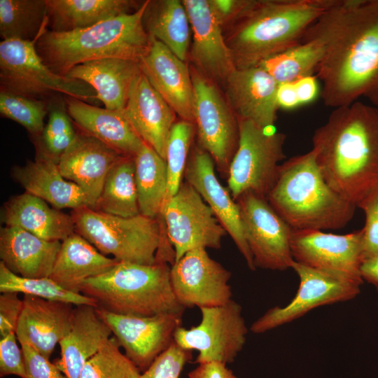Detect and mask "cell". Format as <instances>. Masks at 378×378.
Wrapping results in <instances>:
<instances>
[{
	"label": "cell",
	"instance_id": "obj_41",
	"mask_svg": "<svg viewBox=\"0 0 378 378\" xmlns=\"http://www.w3.org/2000/svg\"><path fill=\"white\" fill-rule=\"evenodd\" d=\"M47 111L48 106L44 100L4 90L0 92L1 116L19 123L36 139L39 138L43 130Z\"/></svg>",
	"mask_w": 378,
	"mask_h": 378
},
{
	"label": "cell",
	"instance_id": "obj_11",
	"mask_svg": "<svg viewBox=\"0 0 378 378\" xmlns=\"http://www.w3.org/2000/svg\"><path fill=\"white\" fill-rule=\"evenodd\" d=\"M200 309V323L188 329L178 327L174 341L183 349L198 351L195 363L218 362L227 365L246 341L248 328L241 306L232 299L222 305Z\"/></svg>",
	"mask_w": 378,
	"mask_h": 378
},
{
	"label": "cell",
	"instance_id": "obj_34",
	"mask_svg": "<svg viewBox=\"0 0 378 378\" xmlns=\"http://www.w3.org/2000/svg\"><path fill=\"white\" fill-rule=\"evenodd\" d=\"M134 175L140 214L160 218L167 192L165 160L144 142L134 156Z\"/></svg>",
	"mask_w": 378,
	"mask_h": 378
},
{
	"label": "cell",
	"instance_id": "obj_20",
	"mask_svg": "<svg viewBox=\"0 0 378 378\" xmlns=\"http://www.w3.org/2000/svg\"><path fill=\"white\" fill-rule=\"evenodd\" d=\"M279 83L261 66L236 69L223 88L227 103L237 119L272 129L279 108Z\"/></svg>",
	"mask_w": 378,
	"mask_h": 378
},
{
	"label": "cell",
	"instance_id": "obj_9",
	"mask_svg": "<svg viewBox=\"0 0 378 378\" xmlns=\"http://www.w3.org/2000/svg\"><path fill=\"white\" fill-rule=\"evenodd\" d=\"M238 122V148L227 176L229 191L235 201L247 192L267 197L276 181L279 162L285 158L286 135L249 120Z\"/></svg>",
	"mask_w": 378,
	"mask_h": 378
},
{
	"label": "cell",
	"instance_id": "obj_13",
	"mask_svg": "<svg viewBox=\"0 0 378 378\" xmlns=\"http://www.w3.org/2000/svg\"><path fill=\"white\" fill-rule=\"evenodd\" d=\"M236 202L255 268L279 271L290 268L294 261L290 250L292 228L267 197L247 192Z\"/></svg>",
	"mask_w": 378,
	"mask_h": 378
},
{
	"label": "cell",
	"instance_id": "obj_27",
	"mask_svg": "<svg viewBox=\"0 0 378 378\" xmlns=\"http://www.w3.org/2000/svg\"><path fill=\"white\" fill-rule=\"evenodd\" d=\"M67 112L82 131L98 139L121 154L134 157L144 144L127 118L124 110L99 108L67 97Z\"/></svg>",
	"mask_w": 378,
	"mask_h": 378
},
{
	"label": "cell",
	"instance_id": "obj_3",
	"mask_svg": "<svg viewBox=\"0 0 378 378\" xmlns=\"http://www.w3.org/2000/svg\"><path fill=\"white\" fill-rule=\"evenodd\" d=\"M333 0H251L223 31L236 69L259 66L299 44Z\"/></svg>",
	"mask_w": 378,
	"mask_h": 378
},
{
	"label": "cell",
	"instance_id": "obj_18",
	"mask_svg": "<svg viewBox=\"0 0 378 378\" xmlns=\"http://www.w3.org/2000/svg\"><path fill=\"white\" fill-rule=\"evenodd\" d=\"M190 23V59L199 73L220 89L236 69L223 35V30L209 0H183Z\"/></svg>",
	"mask_w": 378,
	"mask_h": 378
},
{
	"label": "cell",
	"instance_id": "obj_32",
	"mask_svg": "<svg viewBox=\"0 0 378 378\" xmlns=\"http://www.w3.org/2000/svg\"><path fill=\"white\" fill-rule=\"evenodd\" d=\"M50 31L68 32L92 27L100 22L139 8L130 0H46Z\"/></svg>",
	"mask_w": 378,
	"mask_h": 378
},
{
	"label": "cell",
	"instance_id": "obj_26",
	"mask_svg": "<svg viewBox=\"0 0 378 378\" xmlns=\"http://www.w3.org/2000/svg\"><path fill=\"white\" fill-rule=\"evenodd\" d=\"M62 241H47L21 228L6 226L0 230L1 262L22 277H50Z\"/></svg>",
	"mask_w": 378,
	"mask_h": 378
},
{
	"label": "cell",
	"instance_id": "obj_17",
	"mask_svg": "<svg viewBox=\"0 0 378 378\" xmlns=\"http://www.w3.org/2000/svg\"><path fill=\"white\" fill-rule=\"evenodd\" d=\"M124 354L140 371L151 363L174 342L182 316L161 314L150 316L117 314L97 307Z\"/></svg>",
	"mask_w": 378,
	"mask_h": 378
},
{
	"label": "cell",
	"instance_id": "obj_16",
	"mask_svg": "<svg viewBox=\"0 0 378 378\" xmlns=\"http://www.w3.org/2000/svg\"><path fill=\"white\" fill-rule=\"evenodd\" d=\"M231 272L211 258L206 248L187 252L171 265L174 293L185 309L216 307L232 300Z\"/></svg>",
	"mask_w": 378,
	"mask_h": 378
},
{
	"label": "cell",
	"instance_id": "obj_48",
	"mask_svg": "<svg viewBox=\"0 0 378 378\" xmlns=\"http://www.w3.org/2000/svg\"><path fill=\"white\" fill-rule=\"evenodd\" d=\"M250 1L251 0H209L214 15L223 31L239 18Z\"/></svg>",
	"mask_w": 378,
	"mask_h": 378
},
{
	"label": "cell",
	"instance_id": "obj_1",
	"mask_svg": "<svg viewBox=\"0 0 378 378\" xmlns=\"http://www.w3.org/2000/svg\"><path fill=\"white\" fill-rule=\"evenodd\" d=\"M325 47L316 71L321 97L333 108L361 97L378 106V0H333L305 34Z\"/></svg>",
	"mask_w": 378,
	"mask_h": 378
},
{
	"label": "cell",
	"instance_id": "obj_40",
	"mask_svg": "<svg viewBox=\"0 0 378 378\" xmlns=\"http://www.w3.org/2000/svg\"><path fill=\"white\" fill-rule=\"evenodd\" d=\"M140 370L110 339L85 363L79 378H139Z\"/></svg>",
	"mask_w": 378,
	"mask_h": 378
},
{
	"label": "cell",
	"instance_id": "obj_35",
	"mask_svg": "<svg viewBox=\"0 0 378 378\" xmlns=\"http://www.w3.org/2000/svg\"><path fill=\"white\" fill-rule=\"evenodd\" d=\"M134 157L125 156L110 170L94 209L124 218L140 214Z\"/></svg>",
	"mask_w": 378,
	"mask_h": 378
},
{
	"label": "cell",
	"instance_id": "obj_38",
	"mask_svg": "<svg viewBox=\"0 0 378 378\" xmlns=\"http://www.w3.org/2000/svg\"><path fill=\"white\" fill-rule=\"evenodd\" d=\"M0 292L22 293L42 299L77 305H92L96 302L82 293H73L60 286L50 277L27 278L10 271L0 262Z\"/></svg>",
	"mask_w": 378,
	"mask_h": 378
},
{
	"label": "cell",
	"instance_id": "obj_24",
	"mask_svg": "<svg viewBox=\"0 0 378 378\" xmlns=\"http://www.w3.org/2000/svg\"><path fill=\"white\" fill-rule=\"evenodd\" d=\"M16 335L19 343L30 344L50 358L56 345L69 332L74 305L24 295Z\"/></svg>",
	"mask_w": 378,
	"mask_h": 378
},
{
	"label": "cell",
	"instance_id": "obj_51",
	"mask_svg": "<svg viewBox=\"0 0 378 378\" xmlns=\"http://www.w3.org/2000/svg\"><path fill=\"white\" fill-rule=\"evenodd\" d=\"M279 108L291 109L300 104L293 83L280 84L277 91Z\"/></svg>",
	"mask_w": 378,
	"mask_h": 378
},
{
	"label": "cell",
	"instance_id": "obj_49",
	"mask_svg": "<svg viewBox=\"0 0 378 378\" xmlns=\"http://www.w3.org/2000/svg\"><path fill=\"white\" fill-rule=\"evenodd\" d=\"M188 378H238L227 368V365L218 362L201 363L189 372Z\"/></svg>",
	"mask_w": 378,
	"mask_h": 378
},
{
	"label": "cell",
	"instance_id": "obj_5",
	"mask_svg": "<svg viewBox=\"0 0 378 378\" xmlns=\"http://www.w3.org/2000/svg\"><path fill=\"white\" fill-rule=\"evenodd\" d=\"M267 199L294 230L342 228L356 209L327 183L312 150L280 165Z\"/></svg>",
	"mask_w": 378,
	"mask_h": 378
},
{
	"label": "cell",
	"instance_id": "obj_21",
	"mask_svg": "<svg viewBox=\"0 0 378 378\" xmlns=\"http://www.w3.org/2000/svg\"><path fill=\"white\" fill-rule=\"evenodd\" d=\"M141 72L181 120L194 122V92L190 67L165 45L151 37L139 61Z\"/></svg>",
	"mask_w": 378,
	"mask_h": 378
},
{
	"label": "cell",
	"instance_id": "obj_23",
	"mask_svg": "<svg viewBox=\"0 0 378 378\" xmlns=\"http://www.w3.org/2000/svg\"><path fill=\"white\" fill-rule=\"evenodd\" d=\"M124 113L143 141L165 160L176 114L141 71L131 86Z\"/></svg>",
	"mask_w": 378,
	"mask_h": 378
},
{
	"label": "cell",
	"instance_id": "obj_15",
	"mask_svg": "<svg viewBox=\"0 0 378 378\" xmlns=\"http://www.w3.org/2000/svg\"><path fill=\"white\" fill-rule=\"evenodd\" d=\"M362 238V229L343 235L292 229L290 250L299 264L363 284Z\"/></svg>",
	"mask_w": 378,
	"mask_h": 378
},
{
	"label": "cell",
	"instance_id": "obj_39",
	"mask_svg": "<svg viewBox=\"0 0 378 378\" xmlns=\"http://www.w3.org/2000/svg\"><path fill=\"white\" fill-rule=\"evenodd\" d=\"M195 133L196 127L192 122L181 120L172 126L165 154L167 192L164 204L178 192L183 183Z\"/></svg>",
	"mask_w": 378,
	"mask_h": 378
},
{
	"label": "cell",
	"instance_id": "obj_14",
	"mask_svg": "<svg viewBox=\"0 0 378 378\" xmlns=\"http://www.w3.org/2000/svg\"><path fill=\"white\" fill-rule=\"evenodd\" d=\"M299 276L296 295L284 307H274L255 320L250 330L260 334L304 316L326 304L350 300L360 293L362 284L332 273L315 270L296 262L291 267Z\"/></svg>",
	"mask_w": 378,
	"mask_h": 378
},
{
	"label": "cell",
	"instance_id": "obj_7",
	"mask_svg": "<svg viewBox=\"0 0 378 378\" xmlns=\"http://www.w3.org/2000/svg\"><path fill=\"white\" fill-rule=\"evenodd\" d=\"M71 216L78 233L104 255L119 262L153 265L158 258L169 259L174 251L163 221L139 214L124 218L88 206L74 209Z\"/></svg>",
	"mask_w": 378,
	"mask_h": 378
},
{
	"label": "cell",
	"instance_id": "obj_43",
	"mask_svg": "<svg viewBox=\"0 0 378 378\" xmlns=\"http://www.w3.org/2000/svg\"><path fill=\"white\" fill-rule=\"evenodd\" d=\"M191 352L182 349L174 341L139 378H179L186 364L192 358Z\"/></svg>",
	"mask_w": 378,
	"mask_h": 378
},
{
	"label": "cell",
	"instance_id": "obj_46",
	"mask_svg": "<svg viewBox=\"0 0 378 378\" xmlns=\"http://www.w3.org/2000/svg\"><path fill=\"white\" fill-rule=\"evenodd\" d=\"M20 345L24 360L26 378H65L56 364L52 363L30 344L20 342Z\"/></svg>",
	"mask_w": 378,
	"mask_h": 378
},
{
	"label": "cell",
	"instance_id": "obj_47",
	"mask_svg": "<svg viewBox=\"0 0 378 378\" xmlns=\"http://www.w3.org/2000/svg\"><path fill=\"white\" fill-rule=\"evenodd\" d=\"M22 309L23 300L18 297V293H1L0 295L1 337L10 332H16Z\"/></svg>",
	"mask_w": 378,
	"mask_h": 378
},
{
	"label": "cell",
	"instance_id": "obj_6",
	"mask_svg": "<svg viewBox=\"0 0 378 378\" xmlns=\"http://www.w3.org/2000/svg\"><path fill=\"white\" fill-rule=\"evenodd\" d=\"M166 262L143 265L118 262L108 272L87 279L80 293L93 299L98 308L123 315H183Z\"/></svg>",
	"mask_w": 378,
	"mask_h": 378
},
{
	"label": "cell",
	"instance_id": "obj_50",
	"mask_svg": "<svg viewBox=\"0 0 378 378\" xmlns=\"http://www.w3.org/2000/svg\"><path fill=\"white\" fill-rule=\"evenodd\" d=\"M300 104L312 102L318 94V85L313 76L300 78L293 83Z\"/></svg>",
	"mask_w": 378,
	"mask_h": 378
},
{
	"label": "cell",
	"instance_id": "obj_30",
	"mask_svg": "<svg viewBox=\"0 0 378 378\" xmlns=\"http://www.w3.org/2000/svg\"><path fill=\"white\" fill-rule=\"evenodd\" d=\"M1 218L5 225L21 228L47 241H62L75 233L71 215L27 192L4 204Z\"/></svg>",
	"mask_w": 378,
	"mask_h": 378
},
{
	"label": "cell",
	"instance_id": "obj_45",
	"mask_svg": "<svg viewBox=\"0 0 378 378\" xmlns=\"http://www.w3.org/2000/svg\"><path fill=\"white\" fill-rule=\"evenodd\" d=\"M16 333L10 332L0 340V377L15 375L26 378L24 360Z\"/></svg>",
	"mask_w": 378,
	"mask_h": 378
},
{
	"label": "cell",
	"instance_id": "obj_29",
	"mask_svg": "<svg viewBox=\"0 0 378 378\" xmlns=\"http://www.w3.org/2000/svg\"><path fill=\"white\" fill-rule=\"evenodd\" d=\"M141 71L138 62L105 58L75 66L66 76L90 85L106 108L123 111L131 86Z\"/></svg>",
	"mask_w": 378,
	"mask_h": 378
},
{
	"label": "cell",
	"instance_id": "obj_42",
	"mask_svg": "<svg viewBox=\"0 0 378 378\" xmlns=\"http://www.w3.org/2000/svg\"><path fill=\"white\" fill-rule=\"evenodd\" d=\"M71 117L63 107L57 106L50 108L48 120L39 136L38 154L43 155L55 162L74 141L76 132Z\"/></svg>",
	"mask_w": 378,
	"mask_h": 378
},
{
	"label": "cell",
	"instance_id": "obj_22",
	"mask_svg": "<svg viewBox=\"0 0 378 378\" xmlns=\"http://www.w3.org/2000/svg\"><path fill=\"white\" fill-rule=\"evenodd\" d=\"M125 156L82 131L76 133L57 166L66 179L83 189L94 209L108 172Z\"/></svg>",
	"mask_w": 378,
	"mask_h": 378
},
{
	"label": "cell",
	"instance_id": "obj_8",
	"mask_svg": "<svg viewBox=\"0 0 378 378\" xmlns=\"http://www.w3.org/2000/svg\"><path fill=\"white\" fill-rule=\"evenodd\" d=\"M37 41H1V90L36 99L55 93L85 102L97 99L96 92L88 83L50 69L37 52Z\"/></svg>",
	"mask_w": 378,
	"mask_h": 378
},
{
	"label": "cell",
	"instance_id": "obj_53",
	"mask_svg": "<svg viewBox=\"0 0 378 378\" xmlns=\"http://www.w3.org/2000/svg\"><path fill=\"white\" fill-rule=\"evenodd\" d=\"M377 108H378V106H377Z\"/></svg>",
	"mask_w": 378,
	"mask_h": 378
},
{
	"label": "cell",
	"instance_id": "obj_19",
	"mask_svg": "<svg viewBox=\"0 0 378 378\" xmlns=\"http://www.w3.org/2000/svg\"><path fill=\"white\" fill-rule=\"evenodd\" d=\"M184 178L210 207L243 255L248 268L255 270L253 257L244 236L238 204L230 192L218 181L212 158L198 145L190 150Z\"/></svg>",
	"mask_w": 378,
	"mask_h": 378
},
{
	"label": "cell",
	"instance_id": "obj_4",
	"mask_svg": "<svg viewBox=\"0 0 378 378\" xmlns=\"http://www.w3.org/2000/svg\"><path fill=\"white\" fill-rule=\"evenodd\" d=\"M148 2L144 1L132 13L88 28L68 32L47 29L36 43L37 52L50 69L62 76L75 66L100 59L120 58L139 62L151 44L143 20Z\"/></svg>",
	"mask_w": 378,
	"mask_h": 378
},
{
	"label": "cell",
	"instance_id": "obj_12",
	"mask_svg": "<svg viewBox=\"0 0 378 378\" xmlns=\"http://www.w3.org/2000/svg\"><path fill=\"white\" fill-rule=\"evenodd\" d=\"M160 218L174 250L175 262L193 249L220 248L227 234L210 207L186 181L165 202Z\"/></svg>",
	"mask_w": 378,
	"mask_h": 378
},
{
	"label": "cell",
	"instance_id": "obj_10",
	"mask_svg": "<svg viewBox=\"0 0 378 378\" xmlns=\"http://www.w3.org/2000/svg\"><path fill=\"white\" fill-rule=\"evenodd\" d=\"M190 71L197 145L210 155L220 173L227 176L239 144L238 119L220 88L191 65Z\"/></svg>",
	"mask_w": 378,
	"mask_h": 378
},
{
	"label": "cell",
	"instance_id": "obj_37",
	"mask_svg": "<svg viewBox=\"0 0 378 378\" xmlns=\"http://www.w3.org/2000/svg\"><path fill=\"white\" fill-rule=\"evenodd\" d=\"M47 27L46 0H0V35L3 40H37Z\"/></svg>",
	"mask_w": 378,
	"mask_h": 378
},
{
	"label": "cell",
	"instance_id": "obj_33",
	"mask_svg": "<svg viewBox=\"0 0 378 378\" xmlns=\"http://www.w3.org/2000/svg\"><path fill=\"white\" fill-rule=\"evenodd\" d=\"M143 20L150 37L160 41L186 62L190 50L191 27L183 1L149 0Z\"/></svg>",
	"mask_w": 378,
	"mask_h": 378
},
{
	"label": "cell",
	"instance_id": "obj_28",
	"mask_svg": "<svg viewBox=\"0 0 378 378\" xmlns=\"http://www.w3.org/2000/svg\"><path fill=\"white\" fill-rule=\"evenodd\" d=\"M13 174L27 192L43 200L57 209L92 208L91 202L83 189L66 179L60 173L57 163L43 155L38 154L34 161L15 167Z\"/></svg>",
	"mask_w": 378,
	"mask_h": 378
},
{
	"label": "cell",
	"instance_id": "obj_25",
	"mask_svg": "<svg viewBox=\"0 0 378 378\" xmlns=\"http://www.w3.org/2000/svg\"><path fill=\"white\" fill-rule=\"evenodd\" d=\"M112 332L97 307L75 306L71 329L59 342L60 358L55 363L65 378H79L88 360L110 339Z\"/></svg>",
	"mask_w": 378,
	"mask_h": 378
},
{
	"label": "cell",
	"instance_id": "obj_2",
	"mask_svg": "<svg viewBox=\"0 0 378 378\" xmlns=\"http://www.w3.org/2000/svg\"><path fill=\"white\" fill-rule=\"evenodd\" d=\"M312 145L327 183L356 207L378 190V108L358 100L334 108Z\"/></svg>",
	"mask_w": 378,
	"mask_h": 378
},
{
	"label": "cell",
	"instance_id": "obj_44",
	"mask_svg": "<svg viewBox=\"0 0 378 378\" xmlns=\"http://www.w3.org/2000/svg\"><path fill=\"white\" fill-rule=\"evenodd\" d=\"M365 214V224L362 229L363 261L378 255V190L359 206Z\"/></svg>",
	"mask_w": 378,
	"mask_h": 378
},
{
	"label": "cell",
	"instance_id": "obj_36",
	"mask_svg": "<svg viewBox=\"0 0 378 378\" xmlns=\"http://www.w3.org/2000/svg\"><path fill=\"white\" fill-rule=\"evenodd\" d=\"M325 48L316 36L304 35L297 46L275 55L259 66L280 84L291 83L312 76L323 59Z\"/></svg>",
	"mask_w": 378,
	"mask_h": 378
},
{
	"label": "cell",
	"instance_id": "obj_52",
	"mask_svg": "<svg viewBox=\"0 0 378 378\" xmlns=\"http://www.w3.org/2000/svg\"><path fill=\"white\" fill-rule=\"evenodd\" d=\"M363 280L374 286L378 290V255L365 260L360 266Z\"/></svg>",
	"mask_w": 378,
	"mask_h": 378
},
{
	"label": "cell",
	"instance_id": "obj_31",
	"mask_svg": "<svg viewBox=\"0 0 378 378\" xmlns=\"http://www.w3.org/2000/svg\"><path fill=\"white\" fill-rule=\"evenodd\" d=\"M118 262L75 232L62 241L50 277L64 289L80 293L81 286L87 279L108 272Z\"/></svg>",
	"mask_w": 378,
	"mask_h": 378
}]
</instances>
